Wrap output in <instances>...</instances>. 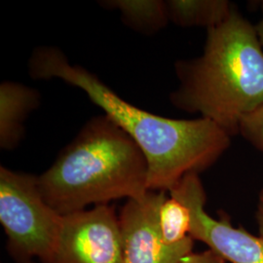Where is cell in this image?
Here are the masks:
<instances>
[{
    "label": "cell",
    "instance_id": "13",
    "mask_svg": "<svg viewBox=\"0 0 263 263\" xmlns=\"http://www.w3.org/2000/svg\"><path fill=\"white\" fill-rule=\"evenodd\" d=\"M180 263H226V261L213 251L207 250L196 254L192 253Z\"/></svg>",
    "mask_w": 263,
    "mask_h": 263
},
{
    "label": "cell",
    "instance_id": "1",
    "mask_svg": "<svg viewBox=\"0 0 263 263\" xmlns=\"http://www.w3.org/2000/svg\"><path fill=\"white\" fill-rule=\"evenodd\" d=\"M29 72L36 79L60 78L76 86L101 107L142 151L149 191L170 192L185 176L213 166L231 144V136L209 119H171L126 102L94 74L70 65L55 48L35 50Z\"/></svg>",
    "mask_w": 263,
    "mask_h": 263
},
{
    "label": "cell",
    "instance_id": "7",
    "mask_svg": "<svg viewBox=\"0 0 263 263\" xmlns=\"http://www.w3.org/2000/svg\"><path fill=\"white\" fill-rule=\"evenodd\" d=\"M166 191H148L141 199L128 200L119 216L125 263H180L192 254L190 236L180 244H166L159 227L160 208Z\"/></svg>",
    "mask_w": 263,
    "mask_h": 263
},
{
    "label": "cell",
    "instance_id": "16",
    "mask_svg": "<svg viewBox=\"0 0 263 263\" xmlns=\"http://www.w3.org/2000/svg\"><path fill=\"white\" fill-rule=\"evenodd\" d=\"M28 263H30V262H28Z\"/></svg>",
    "mask_w": 263,
    "mask_h": 263
},
{
    "label": "cell",
    "instance_id": "10",
    "mask_svg": "<svg viewBox=\"0 0 263 263\" xmlns=\"http://www.w3.org/2000/svg\"><path fill=\"white\" fill-rule=\"evenodd\" d=\"M111 6L122 12L124 19L129 25L141 29L157 30L169 21L166 2L157 0L111 1Z\"/></svg>",
    "mask_w": 263,
    "mask_h": 263
},
{
    "label": "cell",
    "instance_id": "14",
    "mask_svg": "<svg viewBox=\"0 0 263 263\" xmlns=\"http://www.w3.org/2000/svg\"><path fill=\"white\" fill-rule=\"evenodd\" d=\"M255 219L258 227V235L261 236L263 238V188L258 196L257 208L255 212Z\"/></svg>",
    "mask_w": 263,
    "mask_h": 263
},
{
    "label": "cell",
    "instance_id": "12",
    "mask_svg": "<svg viewBox=\"0 0 263 263\" xmlns=\"http://www.w3.org/2000/svg\"><path fill=\"white\" fill-rule=\"evenodd\" d=\"M238 134L263 152V104L245 115L239 124Z\"/></svg>",
    "mask_w": 263,
    "mask_h": 263
},
{
    "label": "cell",
    "instance_id": "6",
    "mask_svg": "<svg viewBox=\"0 0 263 263\" xmlns=\"http://www.w3.org/2000/svg\"><path fill=\"white\" fill-rule=\"evenodd\" d=\"M53 263H125L115 210L98 205L63 216Z\"/></svg>",
    "mask_w": 263,
    "mask_h": 263
},
{
    "label": "cell",
    "instance_id": "15",
    "mask_svg": "<svg viewBox=\"0 0 263 263\" xmlns=\"http://www.w3.org/2000/svg\"><path fill=\"white\" fill-rule=\"evenodd\" d=\"M255 29H256L257 35H258V38H259L260 44H261V46L263 48V1L262 3H261V18H260L259 23L257 24V26L255 27Z\"/></svg>",
    "mask_w": 263,
    "mask_h": 263
},
{
    "label": "cell",
    "instance_id": "11",
    "mask_svg": "<svg viewBox=\"0 0 263 263\" xmlns=\"http://www.w3.org/2000/svg\"><path fill=\"white\" fill-rule=\"evenodd\" d=\"M191 216L188 208L177 198L167 196L160 208L159 227L166 244L174 246L184 242L190 232Z\"/></svg>",
    "mask_w": 263,
    "mask_h": 263
},
{
    "label": "cell",
    "instance_id": "3",
    "mask_svg": "<svg viewBox=\"0 0 263 263\" xmlns=\"http://www.w3.org/2000/svg\"><path fill=\"white\" fill-rule=\"evenodd\" d=\"M37 178L42 197L62 216L121 198L141 199L149 191L142 151L106 115L87 123Z\"/></svg>",
    "mask_w": 263,
    "mask_h": 263
},
{
    "label": "cell",
    "instance_id": "5",
    "mask_svg": "<svg viewBox=\"0 0 263 263\" xmlns=\"http://www.w3.org/2000/svg\"><path fill=\"white\" fill-rule=\"evenodd\" d=\"M190 212L189 235L209 247L226 263H263V238L230 223L226 216L216 219L205 210L207 196L198 174H189L169 192Z\"/></svg>",
    "mask_w": 263,
    "mask_h": 263
},
{
    "label": "cell",
    "instance_id": "2",
    "mask_svg": "<svg viewBox=\"0 0 263 263\" xmlns=\"http://www.w3.org/2000/svg\"><path fill=\"white\" fill-rule=\"evenodd\" d=\"M176 71L180 82L173 104L200 113L231 137L245 115L263 104V48L255 27L237 10L207 29L202 55L179 61Z\"/></svg>",
    "mask_w": 263,
    "mask_h": 263
},
{
    "label": "cell",
    "instance_id": "8",
    "mask_svg": "<svg viewBox=\"0 0 263 263\" xmlns=\"http://www.w3.org/2000/svg\"><path fill=\"white\" fill-rule=\"evenodd\" d=\"M37 93L24 85L3 82L0 86V146L13 149L23 137V123L38 104Z\"/></svg>",
    "mask_w": 263,
    "mask_h": 263
},
{
    "label": "cell",
    "instance_id": "9",
    "mask_svg": "<svg viewBox=\"0 0 263 263\" xmlns=\"http://www.w3.org/2000/svg\"><path fill=\"white\" fill-rule=\"evenodd\" d=\"M165 2L169 21L184 28H214L224 23L234 10L227 0H171Z\"/></svg>",
    "mask_w": 263,
    "mask_h": 263
},
{
    "label": "cell",
    "instance_id": "4",
    "mask_svg": "<svg viewBox=\"0 0 263 263\" xmlns=\"http://www.w3.org/2000/svg\"><path fill=\"white\" fill-rule=\"evenodd\" d=\"M0 222L20 262H54L63 216L42 197L37 177L0 168Z\"/></svg>",
    "mask_w": 263,
    "mask_h": 263
}]
</instances>
